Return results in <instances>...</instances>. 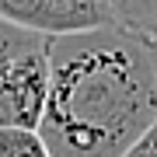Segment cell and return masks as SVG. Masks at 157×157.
<instances>
[{"instance_id": "1", "label": "cell", "mask_w": 157, "mask_h": 157, "mask_svg": "<svg viewBox=\"0 0 157 157\" xmlns=\"http://www.w3.org/2000/svg\"><path fill=\"white\" fill-rule=\"evenodd\" d=\"M157 126V49L147 32L98 28L49 39L39 136L49 157H122Z\"/></svg>"}, {"instance_id": "2", "label": "cell", "mask_w": 157, "mask_h": 157, "mask_svg": "<svg viewBox=\"0 0 157 157\" xmlns=\"http://www.w3.org/2000/svg\"><path fill=\"white\" fill-rule=\"evenodd\" d=\"M0 21L42 39L112 28L105 0H0Z\"/></svg>"}, {"instance_id": "3", "label": "cell", "mask_w": 157, "mask_h": 157, "mask_svg": "<svg viewBox=\"0 0 157 157\" xmlns=\"http://www.w3.org/2000/svg\"><path fill=\"white\" fill-rule=\"evenodd\" d=\"M45 98H49V42L0 73V129L39 133Z\"/></svg>"}, {"instance_id": "4", "label": "cell", "mask_w": 157, "mask_h": 157, "mask_svg": "<svg viewBox=\"0 0 157 157\" xmlns=\"http://www.w3.org/2000/svg\"><path fill=\"white\" fill-rule=\"evenodd\" d=\"M105 7L119 28L150 32L157 25V0H105Z\"/></svg>"}, {"instance_id": "5", "label": "cell", "mask_w": 157, "mask_h": 157, "mask_svg": "<svg viewBox=\"0 0 157 157\" xmlns=\"http://www.w3.org/2000/svg\"><path fill=\"white\" fill-rule=\"evenodd\" d=\"M45 42H49V39H42V35L21 32V28H14V25H4V21H0V73L11 67V63H17L21 56L42 49Z\"/></svg>"}, {"instance_id": "6", "label": "cell", "mask_w": 157, "mask_h": 157, "mask_svg": "<svg viewBox=\"0 0 157 157\" xmlns=\"http://www.w3.org/2000/svg\"><path fill=\"white\" fill-rule=\"evenodd\" d=\"M0 157H49L35 129H0Z\"/></svg>"}, {"instance_id": "7", "label": "cell", "mask_w": 157, "mask_h": 157, "mask_svg": "<svg viewBox=\"0 0 157 157\" xmlns=\"http://www.w3.org/2000/svg\"><path fill=\"white\" fill-rule=\"evenodd\" d=\"M122 157H157V126H154V129H147V133H143L133 147H129Z\"/></svg>"}, {"instance_id": "8", "label": "cell", "mask_w": 157, "mask_h": 157, "mask_svg": "<svg viewBox=\"0 0 157 157\" xmlns=\"http://www.w3.org/2000/svg\"><path fill=\"white\" fill-rule=\"evenodd\" d=\"M147 35H150V42H154V49H157V25H154V28L147 32Z\"/></svg>"}]
</instances>
